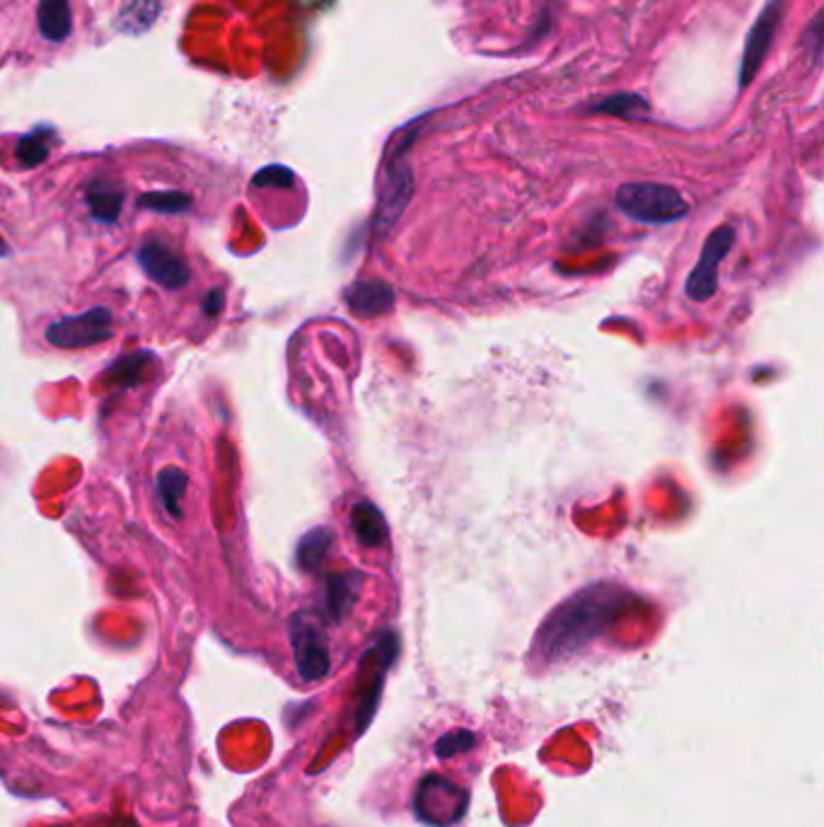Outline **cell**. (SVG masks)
Returning a JSON list of instances; mask_svg holds the SVG:
<instances>
[{"mask_svg":"<svg viewBox=\"0 0 824 827\" xmlns=\"http://www.w3.org/2000/svg\"><path fill=\"white\" fill-rule=\"evenodd\" d=\"M624 598L607 586H595L563 602L551 612L537 639V649L547 659H559L581 649L605 629L622 610Z\"/></svg>","mask_w":824,"mask_h":827,"instance_id":"1","label":"cell"},{"mask_svg":"<svg viewBox=\"0 0 824 827\" xmlns=\"http://www.w3.org/2000/svg\"><path fill=\"white\" fill-rule=\"evenodd\" d=\"M617 206L624 216L650 226L674 224L689 211L684 196L678 189L656 182L624 184L617 192Z\"/></svg>","mask_w":824,"mask_h":827,"instance_id":"2","label":"cell"},{"mask_svg":"<svg viewBox=\"0 0 824 827\" xmlns=\"http://www.w3.org/2000/svg\"><path fill=\"white\" fill-rule=\"evenodd\" d=\"M466 804H470V796H466L464 788L438 774L426 776L418 784L414 798L416 816L433 827H450L458 823L464 816Z\"/></svg>","mask_w":824,"mask_h":827,"instance_id":"3","label":"cell"},{"mask_svg":"<svg viewBox=\"0 0 824 827\" xmlns=\"http://www.w3.org/2000/svg\"><path fill=\"white\" fill-rule=\"evenodd\" d=\"M44 337L56 349H88L114 337V317L109 307H90L88 313L52 323Z\"/></svg>","mask_w":824,"mask_h":827,"instance_id":"4","label":"cell"},{"mask_svg":"<svg viewBox=\"0 0 824 827\" xmlns=\"http://www.w3.org/2000/svg\"><path fill=\"white\" fill-rule=\"evenodd\" d=\"M407 148H399L395 151L387 163H385V175L383 182H380V196H377V216H375V228L377 232H387L392 226L397 224V218L404 214V208L411 202L414 194V175L411 167L407 163Z\"/></svg>","mask_w":824,"mask_h":827,"instance_id":"5","label":"cell"},{"mask_svg":"<svg viewBox=\"0 0 824 827\" xmlns=\"http://www.w3.org/2000/svg\"><path fill=\"white\" fill-rule=\"evenodd\" d=\"M290 644L303 681L317 683L329 673V646L325 632L310 614L298 612L290 620Z\"/></svg>","mask_w":824,"mask_h":827,"instance_id":"6","label":"cell"},{"mask_svg":"<svg viewBox=\"0 0 824 827\" xmlns=\"http://www.w3.org/2000/svg\"><path fill=\"white\" fill-rule=\"evenodd\" d=\"M735 242V230L723 226L718 230H713L704 250H701L699 262L694 266L692 274L686 279V295L696 303H704L716 295L718 289V266L725 259V254L730 252V247Z\"/></svg>","mask_w":824,"mask_h":827,"instance_id":"7","label":"cell"},{"mask_svg":"<svg viewBox=\"0 0 824 827\" xmlns=\"http://www.w3.org/2000/svg\"><path fill=\"white\" fill-rule=\"evenodd\" d=\"M136 259L145 276L160 283L167 291H177L187 286L191 279V269L184 259L172 250V247L163 238H147L139 247Z\"/></svg>","mask_w":824,"mask_h":827,"instance_id":"8","label":"cell"},{"mask_svg":"<svg viewBox=\"0 0 824 827\" xmlns=\"http://www.w3.org/2000/svg\"><path fill=\"white\" fill-rule=\"evenodd\" d=\"M781 12H783V0H767V6L761 8L757 22L752 24V30H749L745 54H743V66H740V88H747V85L757 76L761 61H765L767 52L771 48L773 36H777Z\"/></svg>","mask_w":824,"mask_h":827,"instance_id":"9","label":"cell"},{"mask_svg":"<svg viewBox=\"0 0 824 827\" xmlns=\"http://www.w3.org/2000/svg\"><path fill=\"white\" fill-rule=\"evenodd\" d=\"M157 368V358L151 351H131L107 368L105 385L112 390H131L151 378Z\"/></svg>","mask_w":824,"mask_h":827,"instance_id":"10","label":"cell"},{"mask_svg":"<svg viewBox=\"0 0 824 827\" xmlns=\"http://www.w3.org/2000/svg\"><path fill=\"white\" fill-rule=\"evenodd\" d=\"M347 305L355 315L375 317L395 305V293L383 281H355L347 291Z\"/></svg>","mask_w":824,"mask_h":827,"instance_id":"11","label":"cell"},{"mask_svg":"<svg viewBox=\"0 0 824 827\" xmlns=\"http://www.w3.org/2000/svg\"><path fill=\"white\" fill-rule=\"evenodd\" d=\"M124 199L127 192L117 182L95 179L85 187V202H88L90 216L100 224H117L121 208H124Z\"/></svg>","mask_w":824,"mask_h":827,"instance_id":"12","label":"cell"},{"mask_svg":"<svg viewBox=\"0 0 824 827\" xmlns=\"http://www.w3.org/2000/svg\"><path fill=\"white\" fill-rule=\"evenodd\" d=\"M363 576L361 574H334L327 578L325 605L331 622H341L353 608L355 598L361 592Z\"/></svg>","mask_w":824,"mask_h":827,"instance_id":"13","label":"cell"},{"mask_svg":"<svg viewBox=\"0 0 824 827\" xmlns=\"http://www.w3.org/2000/svg\"><path fill=\"white\" fill-rule=\"evenodd\" d=\"M351 527L361 545L380 547L387 542V523L385 515L377 511V505L371 501H361L351 511Z\"/></svg>","mask_w":824,"mask_h":827,"instance_id":"14","label":"cell"},{"mask_svg":"<svg viewBox=\"0 0 824 827\" xmlns=\"http://www.w3.org/2000/svg\"><path fill=\"white\" fill-rule=\"evenodd\" d=\"M36 24L48 42H64L73 30V15L68 0H40L36 8Z\"/></svg>","mask_w":824,"mask_h":827,"instance_id":"15","label":"cell"},{"mask_svg":"<svg viewBox=\"0 0 824 827\" xmlns=\"http://www.w3.org/2000/svg\"><path fill=\"white\" fill-rule=\"evenodd\" d=\"M189 477L179 467H165L157 475V497L169 518H182V499L187 493Z\"/></svg>","mask_w":824,"mask_h":827,"instance_id":"16","label":"cell"},{"mask_svg":"<svg viewBox=\"0 0 824 827\" xmlns=\"http://www.w3.org/2000/svg\"><path fill=\"white\" fill-rule=\"evenodd\" d=\"M334 545V535L329 527H315L307 533L298 545V566L303 572H315L327 559V554Z\"/></svg>","mask_w":824,"mask_h":827,"instance_id":"17","label":"cell"},{"mask_svg":"<svg viewBox=\"0 0 824 827\" xmlns=\"http://www.w3.org/2000/svg\"><path fill=\"white\" fill-rule=\"evenodd\" d=\"M160 10H163V0H131V3L121 10L119 15V30L127 34H141L157 20Z\"/></svg>","mask_w":824,"mask_h":827,"instance_id":"18","label":"cell"},{"mask_svg":"<svg viewBox=\"0 0 824 827\" xmlns=\"http://www.w3.org/2000/svg\"><path fill=\"white\" fill-rule=\"evenodd\" d=\"M52 141H54V131L52 129H34L32 133L22 135L18 141V160L22 167H40L46 163L48 153H52Z\"/></svg>","mask_w":824,"mask_h":827,"instance_id":"19","label":"cell"},{"mask_svg":"<svg viewBox=\"0 0 824 827\" xmlns=\"http://www.w3.org/2000/svg\"><path fill=\"white\" fill-rule=\"evenodd\" d=\"M139 206L147 208V211H155V214L177 216V214L189 211L191 196L182 194V192H147L139 199Z\"/></svg>","mask_w":824,"mask_h":827,"instance_id":"20","label":"cell"},{"mask_svg":"<svg viewBox=\"0 0 824 827\" xmlns=\"http://www.w3.org/2000/svg\"><path fill=\"white\" fill-rule=\"evenodd\" d=\"M597 112H609L617 117H646L648 112V102L641 95H614L609 100L595 105Z\"/></svg>","mask_w":824,"mask_h":827,"instance_id":"21","label":"cell"},{"mask_svg":"<svg viewBox=\"0 0 824 827\" xmlns=\"http://www.w3.org/2000/svg\"><path fill=\"white\" fill-rule=\"evenodd\" d=\"M295 184V175L283 165H268L260 170L252 179V187L260 189H290Z\"/></svg>","mask_w":824,"mask_h":827,"instance_id":"22","label":"cell"},{"mask_svg":"<svg viewBox=\"0 0 824 827\" xmlns=\"http://www.w3.org/2000/svg\"><path fill=\"white\" fill-rule=\"evenodd\" d=\"M472 746H474V736H472L470 731H452V733L442 736V738L438 740L436 755L446 760V758L458 755V752L470 750Z\"/></svg>","mask_w":824,"mask_h":827,"instance_id":"23","label":"cell"},{"mask_svg":"<svg viewBox=\"0 0 824 827\" xmlns=\"http://www.w3.org/2000/svg\"><path fill=\"white\" fill-rule=\"evenodd\" d=\"M223 305H226V293L220 289H213V291H208V295H206L204 313L208 317H218L220 313H223Z\"/></svg>","mask_w":824,"mask_h":827,"instance_id":"24","label":"cell"},{"mask_svg":"<svg viewBox=\"0 0 824 827\" xmlns=\"http://www.w3.org/2000/svg\"><path fill=\"white\" fill-rule=\"evenodd\" d=\"M807 36H810V42H813V44H815L813 58H815V61H820V54H822V15H820V12H817V15H815L813 24H810V32H807Z\"/></svg>","mask_w":824,"mask_h":827,"instance_id":"25","label":"cell"},{"mask_svg":"<svg viewBox=\"0 0 824 827\" xmlns=\"http://www.w3.org/2000/svg\"><path fill=\"white\" fill-rule=\"evenodd\" d=\"M3 257H8V244H6L3 238H0V259H3Z\"/></svg>","mask_w":824,"mask_h":827,"instance_id":"26","label":"cell"}]
</instances>
